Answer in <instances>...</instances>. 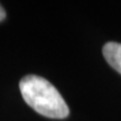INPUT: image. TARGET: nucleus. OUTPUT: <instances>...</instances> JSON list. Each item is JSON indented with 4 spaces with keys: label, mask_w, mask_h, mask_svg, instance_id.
<instances>
[{
    "label": "nucleus",
    "mask_w": 121,
    "mask_h": 121,
    "mask_svg": "<svg viewBox=\"0 0 121 121\" xmlns=\"http://www.w3.org/2000/svg\"><path fill=\"white\" fill-rule=\"evenodd\" d=\"M19 89L26 103L44 117L64 119L69 114L63 96L46 78L38 75H26L20 80Z\"/></svg>",
    "instance_id": "nucleus-1"
},
{
    "label": "nucleus",
    "mask_w": 121,
    "mask_h": 121,
    "mask_svg": "<svg viewBox=\"0 0 121 121\" xmlns=\"http://www.w3.org/2000/svg\"><path fill=\"white\" fill-rule=\"evenodd\" d=\"M102 53L109 65L121 74V44L109 42L103 46Z\"/></svg>",
    "instance_id": "nucleus-2"
},
{
    "label": "nucleus",
    "mask_w": 121,
    "mask_h": 121,
    "mask_svg": "<svg viewBox=\"0 0 121 121\" xmlns=\"http://www.w3.org/2000/svg\"><path fill=\"white\" fill-rule=\"evenodd\" d=\"M4 18H6V11H4V9L0 6V22H2Z\"/></svg>",
    "instance_id": "nucleus-3"
}]
</instances>
